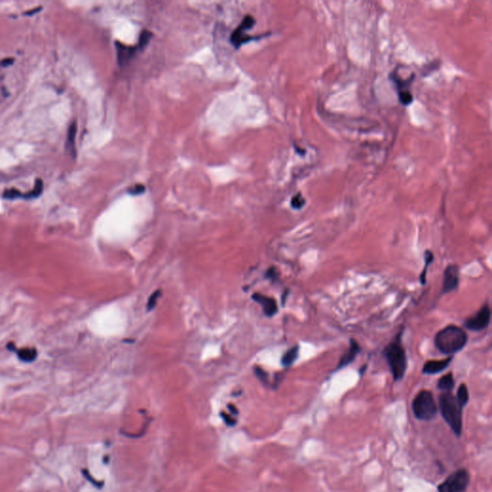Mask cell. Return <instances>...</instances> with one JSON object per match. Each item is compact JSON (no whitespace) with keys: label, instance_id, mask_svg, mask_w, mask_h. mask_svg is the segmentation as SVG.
I'll return each mask as SVG.
<instances>
[{"label":"cell","instance_id":"1","mask_svg":"<svg viewBox=\"0 0 492 492\" xmlns=\"http://www.w3.org/2000/svg\"><path fill=\"white\" fill-rule=\"evenodd\" d=\"M467 341V334L463 328L456 325H448L436 333L434 345L440 353L452 356L462 351Z\"/></svg>","mask_w":492,"mask_h":492},{"label":"cell","instance_id":"2","mask_svg":"<svg viewBox=\"0 0 492 492\" xmlns=\"http://www.w3.org/2000/svg\"><path fill=\"white\" fill-rule=\"evenodd\" d=\"M402 335L403 329L383 350V355L395 382L403 379L407 367L406 351L402 345Z\"/></svg>","mask_w":492,"mask_h":492},{"label":"cell","instance_id":"3","mask_svg":"<svg viewBox=\"0 0 492 492\" xmlns=\"http://www.w3.org/2000/svg\"><path fill=\"white\" fill-rule=\"evenodd\" d=\"M439 411L457 436L463 433V406L458 402L456 396L451 391L442 392L438 397Z\"/></svg>","mask_w":492,"mask_h":492},{"label":"cell","instance_id":"4","mask_svg":"<svg viewBox=\"0 0 492 492\" xmlns=\"http://www.w3.org/2000/svg\"><path fill=\"white\" fill-rule=\"evenodd\" d=\"M412 411L418 420L430 421L435 417L438 407L431 391L423 389L417 393L412 401Z\"/></svg>","mask_w":492,"mask_h":492},{"label":"cell","instance_id":"5","mask_svg":"<svg viewBox=\"0 0 492 492\" xmlns=\"http://www.w3.org/2000/svg\"><path fill=\"white\" fill-rule=\"evenodd\" d=\"M470 481L469 473L465 469L459 470L452 473L449 477L442 482L438 488V492H463L468 487Z\"/></svg>","mask_w":492,"mask_h":492},{"label":"cell","instance_id":"6","mask_svg":"<svg viewBox=\"0 0 492 492\" xmlns=\"http://www.w3.org/2000/svg\"><path fill=\"white\" fill-rule=\"evenodd\" d=\"M491 318H492L491 308L488 304H485L478 311V313H476L473 317L465 319L463 326L470 331L479 332L486 329L490 325Z\"/></svg>","mask_w":492,"mask_h":492},{"label":"cell","instance_id":"7","mask_svg":"<svg viewBox=\"0 0 492 492\" xmlns=\"http://www.w3.org/2000/svg\"><path fill=\"white\" fill-rule=\"evenodd\" d=\"M460 284V268L457 264H449L443 275L442 284V293H449L457 289Z\"/></svg>","mask_w":492,"mask_h":492},{"label":"cell","instance_id":"8","mask_svg":"<svg viewBox=\"0 0 492 492\" xmlns=\"http://www.w3.org/2000/svg\"><path fill=\"white\" fill-rule=\"evenodd\" d=\"M116 58L117 64L120 66H125L131 62V60L135 57V55L142 51V49L137 44L136 46H130L124 43L116 42Z\"/></svg>","mask_w":492,"mask_h":492},{"label":"cell","instance_id":"9","mask_svg":"<svg viewBox=\"0 0 492 492\" xmlns=\"http://www.w3.org/2000/svg\"><path fill=\"white\" fill-rule=\"evenodd\" d=\"M362 351V348L360 346V344L357 343L356 340L354 339H351L350 340V346H349V349L343 354L338 364V366H337V370L338 369H342L343 367L345 366H348L349 364L351 363H353L356 359V357L361 353Z\"/></svg>","mask_w":492,"mask_h":492},{"label":"cell","instance_id":"10","mask_svg":"<svg viewBox=\"0 0 492 492\" xmlns=\"http://www.w3.org/2000/svg\"><path fill=\"white\" fill-rule=\"evenodd\" d=\"M252 298L260 304V306L263 309V312L265 316L271 318L277 314L278 311V306L276 303V300L272 297H268L265 295H262L260 293H254Z\"/></svg>","mask_w":492,"mask_h":492},{"label":"cell","instance_id":"11","mask_svg":"<svg viewBox=\"0 0 492 492\" xmlns=\"http://www.w3.org/2000/svg\"><path fill=\"white\" fill-rule=\"evenodd\" d=\"M453 361V357L449 356L448 358L444 360H434V361H428L426 364H424L422 372L423 374H429V375H434L437 373H440L444 371Z\"/></svg>","mask_w":492,"mask_h":492},{"label":"cell","instance_id":"12","mask_svg":"<svg viewBox=\"0 0 492 492\" xmlns=\"http://www.w3.org/2000/svg\"><path fill=\"white\" fill-rule=\"evenodd\" d=\"M7 348L10 351H14L17 353L20 360L25 363H31L36 360L38 356V352L35 348H21L18 349L14 343H10L7 345Z\"/></svg>","mask_w":492,"mask_h":492},{"label":"cell","instance_id":"13","mask_svg":"<svg viewBox=\"0 0 492 492\" xmlns=\"http://www.w3.org/2000/svg\"><path fill=\"white\" fill-rule=\"evenodd\" d=\"M245 30H247L244 26L239 24L237 28H235L233 31L231 37H230V42L235 46V48L240 47L242 44L248 43L252 41L256 37H251L248 35H245Z\"/></svg>","mask_w":492,"mask_h":492},{"label":"cell","instance_id":"14","mask_svg":"<svg viewBox=\"0 0 492 492\" xmlns=\"http://www.w3.org/2000/svg\"><path fill=\"white\" fill-rule=\"evenodd\" d=\"M298 355H299V346L295 345V346L289 348L284 354L281 363L285 367H289L295 363V361L298 359Z\"/></svg>","mask_w":492,"mask_h":492},{"label":"cell","instance_id":"15","mask_svg":"<svg viewBox=\"0 0 492 492\" xmlns=\"http://www.w3.org/2000/svg\"><path fill=\"white\" fill-rule=\"evenodd\" d=\"M455 386V381L453 378V374L448 373L444 376H442L437 383V388L442 390L443 392L451 391Z\"/></svg>","mask_w":492,"mask_h":492},{"label":"cell","instance_id":"16","mask_svg":"<svg viewBox=\"0 0 492 492\" xmlns=\"http://www.w3.org/2000/svg\"><path fill=\"white\" fill-rule=\"evenodd\" d=\"M456 398L463 407H464L467 405V403L469 401V393H468V388H467L466 385L462 384L459 386Z\"/></svg>","mask_w":492,"mask_h":492},{"label":"cell","instance_id":"17","mask_svg":"<svg viewBox=\"0 0 492 492\" xmlns=\"http://www.w3.org/2000/svg\"><path fill=\"white\" fill-rule=\"evenodd\" d=\"M43 181L41 179H37L36 180V183H35V186L33 188L32 191L28 192L27 193H22V198H25V199H33V198H37L38 196H40L42 193H43Z\"/></svg>","mask_w":492,"mask_h":492},{"label":"cell","instance_id":"18","mask_svg":"<svg viewBox=\"0 0 492 492\" xmlns=\"http://www.w3.org/2000/svg\"><path fill=\"white\" fill-rule=\"evenodd\" d=\"M76 131H77L76 123H75V122H72V123L70 124V126L68 127V132H67V142H66V146H67V148L72 149V153H75V150H74V144H75Z\"/></svg>","mask_w":492,"mask_h":492},{"label":"cell","instance_id":"19","mask_svg":"<svg viewBox=\"0 0 492 492\" xmlns=\"http://www.w3.org/2000/svg\"><path fill=\"white\" fill-rule=\"evenodd\" d=\"M424 259H425V266H424V270H422V272L420 274V283H421V285H425L426 284L427 268H428L429 264H431L434 261V254H433V252L430 251V250H426L425 253H424Z\"/></svg>","mask_w":492,"mask_h":492},{"label":"cell","instance_id":"20","mask_svg":"<svg viewBox=\"0 0 492 492\" xmlns=\"http://www.w3.org/2000/svg\"><path fill=\"white\" fill-rule=\"evenodd\" d=\"M306 204V199L303 197L302 193H296L290 200V205L294 210H301Z\"/></svg>","mask_w":492,"mask_h":492},{"label":"cell","instance_id":"21","mask_svg":"<svg viewBox=\"0 0 492 492\" xmlns=\"http://www.w3.org/2000/svg\"><path fill=\"white\" fill-rule=\"evenodd\" d=\"M151 37H152V33L148 31V30H144L141 34V37H140V40H139V43H138V45L139 47L143 50L147 44L150 42L151 40Z\"/></svg>","mask_w":492,"mask_h":492},{"label":"cell","instance_id":"22","mask_svg":"<svg viewBox=\"0 0 492 492\" xmlns=\"http://www.w3.org/2000/svg\"><path fill=\"white\" fill-rule=\"evenodd\" d=\"M3 198L13 200V199H18L22 198V193L16 190V189H11V190H6L3 193Z\"/></svg>","mask_w":492,"mask_h":492},{"label":"cell","instance_id":"23","mask_svg":"<svg viewBox=\"0 0 492 492\" xmlns=\"http://www.w3.org/2000/svg\"><path fill=\"white\" fill-rule=\"evenodd\" d=\"M161 296V290H156L151 296L149 297V300L147 302V311H151L153 310L156 305H157V302H158V299L160 298Z\"/></svg>","mask_w":492,"mask_h":492},{"label":"cell","instance_id":"24","mask_svg":"<svg viewBox=\"0 0 492 492\" xmlns=\"http://www.w3.org/2000/svg\"><path fill=\"white\" fill-rule=\"evenodd\" d=\"M127 192L131 195H140L145 192V187L143 184H136L128 188Z\"/></svg>","mask_w":492,"mask_h":492},{"label":"cell","instance_id":"25","mask_svg":"<svg viewBox=\"0 0 492 492\" xmlns=\"http://www.w3.org/2000/svg\"><path fill=\"white\" fill-rule=\"evenodd\" d=\"M255 372L257 374L258 378L262 381V382H267V374L264 370H262L260 367H256Z\"/></svg>","mask_w":492,"mask_h":492},{"label":"cell","instance_id":"26","mask_svg":"<svg viewBox=\"0 0 492 492\" xmlns=\"http://www.w3.org/2000/svg\"><path fill=\"white\" fill-rule=\"evenodd\" d=\"M266 277L270 280L276 281L278 279V272L275 267H270L266 272Z\"/></svg>","mask_w":492,"mask_h":492}]
</instances>
